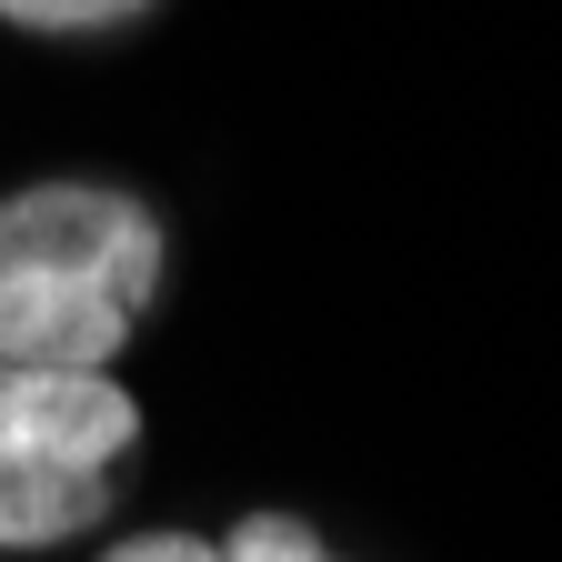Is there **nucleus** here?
Here are the masks:
<instances>
[{"label": "nucleus", "mask_w": 562, "mask_h": 562, "mask_svg": "<svg viewBox=\"0 0 562 562\" xmlns=\"http://www.w3.org/2000/svg\"><path fill=\"white\" fill-rule=\"evenodd\" d=\"M161 211L111 181H31L0 201V362L101 372L161 302Z\"/></svg>", "instance_id": "1"}, {"label": "nucleus", "mask_w": 562, "mask_h": 562, "mask_svg": "<svg viewBox=\"0 0 562 562\" xmlns=\"http://www.w3.org/2000/svg\"><path fill=\"white\" fill-rule=\"evenodd\" d=\"M140 442V402L111 372L0 362V552L81 542Z\"/></svg>", "instance_id": "2"}, {"label": "nucleus", "mask_w": 562, "mask_h": 562, "mask_svg": "<svg viewBox=\"0 0 562 562\" xmlns=\"http://www.w3.org/2000/svg\"><path fill=\"white\" fill-rule=\"evenodd\" d=\"M101 562H222V542H201V532H131Z\"/></svg>", "instance_id": "5"}, {"label": "nucleus", "mask_w": 562, "mask_h": 562, "mask_svg": "<svg viewBox=\"0 0 562 562\" xmlns=\"http://www.w3.org/2000/svg\"><path fill=\"white\" fill-rule=\"evenodd\" d=\"M222 562H341L302 513H241L232 532H222Z\"/></svg>", "instance_id": "3"}, {"label": "nucleus", "mask_w": 562, "mask_h": 562, "mask_svg": "<svg viewBox=\"0 0 562 562\" xmlns=\"http://www.w3.org/2000/svg\"><path fill=\"white\" fill-rule=\"evenodd\" d=\"M140 11H151V0H0V21L50 31V41H91V31H121Z\"/></svg>", "instance_id": "4"}]
</instances>
